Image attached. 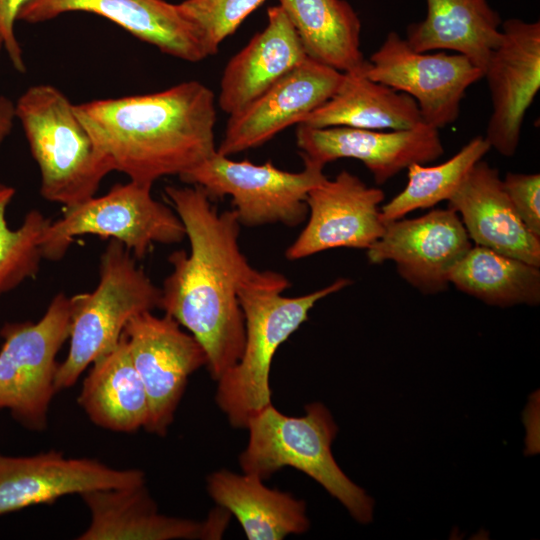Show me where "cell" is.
Instances as JSON below:
<instances>
[{
	"instance_id": "cell-1",
	"label": "cell",
	"mask_w": 540,
	"mask_h": 540,
	"mask_svg": "<svg viewBox=\"0 0 540 540\" xmlns=\"http://www.w3.org/2000/svg\"><path fill=\"white\" fill-rule=\"evenodd\" d=\"M166 199L182 221L190 251L168 260L159 307L201 344L206 367L218 380L240 359L245 342L240 289L262 271L251 266L239 245L240 226L233 210L218 212L197 185L167 186Z\"/></svg>"
},
{
	"instance_id": "cell-2",
	"label": "cell",
	"mask_w": 540,
	"mask_h": 540,
	"mask_svg": "<svg viewBox=\"0 0 540 540\" xmlns=\"http://www.w3.org/2000/svg\"><path fill=\"white\" fill-rule=\"evenodd\" d=\"M75 111L112 171L153 183L182 175L216 152L215 96L199 81L166 90L92 100Z\"/></svg>"
},
{
	"instance_id": "cell-3",
	"label": "cell",
	"mask_w": 540,
	"mask_h": 540,
	"mask_svg": "<svg viewBox=\"0 0 540 540\" xmlns=\"http://www.w3.org/2000/svg\"><path fill=\"white\" fill-rule=\"evenodd\" d=\"M352 281L339 278L314 292L286 297L288 279L274 271L261 275L239 291L244 315L245 342L240 359L218 380L215 400L236 428H246L248 421L272 404L270 370L273 357L305 321L321 299L349 286Z\"/></svg>"
},
{
	"instance_id": "cell-4",
	"label": "cell",
	"mask_w": 540,
	"mask_h": 540,
	"mask_svg": "<svg viewBox=\"0 0 540 540\" xmlns=\"http://www.w3.org/2000/svg\"><path fill=\"white\" fill-rule=\"evenodd\" d=\"M249 440L238 460L243 473L262 480L283 467L295 468L318 482L358 522L372 520L373 499L341 470L331 452L338 427L319 402L305 406V415L288 416L272 404L246 426Z\"/></svg>"
},
{
	"instance_id": "cell-5",
	"label": "cell",
	"mask_w": 540,
	"mask_h": 540,
	"mask_svg": "<svg viewBox=\"0 0 540 540\" xmlns=\"http://www.w3.org/2000/svg\"><path fill=\"white\" fill-rule=\"evenodd\" d=\"M15 115L40 170L42 197L64 208L94 197L112 168L75 105L55 86L37 84L18 98Z\"/></svg>"
},
{
	"instance_id": "cell-6",
	"label": "cell",
	"mask_w": 540,
	"mask_h": 540,
	"mask_svg": "<svg viewBox=\"0 0 540 540\" xmlns=\"http://www.w3.org/2000/svg\"><path fill=\"white\" fill-rule=\"evenodd\" d=\"M161 289L119 241L110 239L100 257L99 281L72 297L69 351L58 364L55 388L73 386L81 374L119 342L134 316L159 307Z\"/></svg>"
},
{
	"instance_id": "cell-7",
	"label": "cell",
	"mask_w": 540,
	"mask_h": 540,
	"mask_svg": "<svg viewBox=\"0 0 540 540\" xmlns=\"http://www.w3.org/2000/svg\"><path fill=\"white\" fill-rule=\"evenodd\" d=\"M151 184L129 180L115 184L106 194L64 208L63 216L49 222L40 247L43 258L59 260L75 237L97 235L121 242L137 259L155 243L173 244L186 238L177 213L157 201Z\"/></svg>"
},
{
	"instance_id": "cell-8",
	"label": "cell",
	"mask_w": 540,
	"mask_h": 540,
	"mask_svg": "<svg viewBox=\"0 0 540 540\" xmlns=\"http://www.w3.org/2000/svg\"><path fill=\"white\" fill-rule=\"evenodd\" d=\"M72 297L56 294L37 321L6 323L0 330V411L32 431L47 426L55 393L56 356L69 338Z\"/></svg>"
},
{
	"instance_id": "cell-9",
	"label": "cell",
	"mask_w": 540,
	"mask_h": 540,
	"mask_svg": "<svg viewBox=\"0 0 540 540\" xmlns=\"http://www.w3.org/2000/svg\"><path fill=\"white\" fill-rule=\"evenodd\" d=\"M302 159L303 170L289 172L275 167L270 160L255 164L215 152L179 178L200 186L211 200L230 196L232 210L241 225L282 223L293 227L308 215V192L327 178L323 165Z\"/></svg>"
},
{
	"instance_id": "cell-10",
	"label": "cell",
	"mask_w": 540,
	"mask_h": 540,
	"mask_svg": "<svg viewBox=\"0 0 540 540\" xmlns=\"http://www.w3.org/2000/svg\"><path fill=\"white\" fill-rule=\"evenodd\" d=\"M363 72L413 98L423 122L436 129L457 120L467 89L483 78L482 70L466 56L416 51L394 31L370 56Z\"/></svg>"
},
{
	"instance_id": "cell-11",
	"label": "cell",
	"mask_w": 540,
	"mask_h": 540,
	"mask_svg": "<svg viewBox=\"0 0 540 540\" xmlns=\"http://www.w3.org/2000/svg\"><path fill=\"white\" fill-rule=\"evenodd\" d=\"M149 402L145 430L166 435L174 420L189 376L207 364L206 353L193 335L165 314L142 312L129 320L122 333Z\"/></svg>"
},
{
	"instance_id": "cell-12",
	"label": "cell",
	"mask_w": 540,
	"mask_h": 540,
	"mask_svg": "<svg viewBox=\"0 0 540 540\" xmlns=\"http://www.w3.org/2000/svg\"><path fill=\"white\" fill-rule=\"evenodd\" d=\"M472 247L459 215L450 208L385 223L367 250L372 264L392 261L400 277L425 295L445 291L453 267Z\"/></svg>"
},
{
	"instance_id": "cell-13",
	"label": "cell",
	"mask_w": 540,
	"mask_h": 540,
	"mask_svg": "<svg viewBox=\"0 0 540 540\" xmlns=\"http://www.w3.org/2000/svg\"><path fill=\"white\" fill-rule=\"evenodd\" d=\"M492 112L484 136L491 149L512 157L525 114L540 88V22L502 21L501 39L485 68Z\"/></svg>"
},
{
	"instance_id": "cell-14",
	"label": "cell",
	"mask_w": 540,
	"mask_h": 540,
	"mask_svg": "<svg viewBox=\"0 0 540 540\" xmlns=\"http://www.w3.org/2000/svg\"><path fill=\"white\" fill-rule=\"evenodd\" d=\"M384 192L347 170L312 188L306 197L308 221L285 251L295 261L333 248L368 249L383 234Z\"/></svg>"
},
{
	"instance_id": "cell-15",
	"label": "cell",
	"mask_w": 540,
	"mask_h": 540,
	"mask_svg": "<svg viewBox=\"0 0 540 540\" xmlns=\"http://www.w3.org/2000/svg\"><path fill=\"white\" fill-rule=\"evenodd\" d=\"M145 483L139 469H115L91 458H68L50 450L31 456L0 452V516L57 499Z\"/></svg>"
},
{
	"instance_id": "cell-16",
	"label": "cell",
	"mask_w": 540,
	"mask_h": 540,
	"mask_svg": "<svg viewBox=\"0 0 540 540\" xmlns=\"http://www.w3.org/2000/svg\"><path fill=\"white\" fill-rule=\"evenodd\" d=\"M344 73L307 58L240 111L229 115L216 152L231 156L256 148L299 124L327 102Z\"/></svg>"
},
{
	"instance_id": "cell-17",
	"label": "cell",
	"mask_w": 540,
	"mask_h": 540,
	"mask_svg": "<svg viewBox=\"0 0 540 540\" xmlns=\"http://www.w3.org/2000/svg\"><path fill=\"white\" fill-rule=\"evenodd\" d=\"M297 125L296 143L302 158L323 166L341 158L359 160L377 184L386 183L412 164H427L444 154L439 129L425 123L402 130Z\"/></svg>"
},
{
	"instance_id": "cell-18",
	"label": "cell",
	"mask_w": 540,
	"mask_h": 540,
	"mask_svg": "<svg viewBox=\"0 0 540 540\" xmlns=\"http://www.w3.org/2000/svg\"><path fill=\"white\" fill-rule=\"evenodd\" d=\"M90 522L79 540H216L230 513L218 506L204 521L161 514L144 484L80 495Z\"/></svg>"
},
{
	"instance_id": "cell-19",
	"label": "cell",
	"mask_w": 540,
	"mask_h": 540,
	"mask_svg": "<svg viewBox=\"0 0 540 540\" xmlns=\"http://www.w3.org/2000/svg\"><path fill=\"white\" fill-rule=\"evenodd\" d=\"M67 12L102 16L161 52L188 62L209 56L195 27L177 4L164 0H29L17 20L40 23Z\"/></svg>"
},
{
	"instance_id": "cell-20",
	"label": "cell",
	"mask_w": 540,
	"mask_h": 540,
	"mask_svg": "<svg viewBox=\"0 0 540 540\" xmlns=\"http://www.w3.org/2000/svg\"><path fill=\"white\" fill-rule=\"evenodd\" d=\"M447 202L474 245L540 267V237L517 215L498 169L478 161Z\"/></svg>"
},
{
	"instance_id": "cell-21",
	"label": "cell",
	"mask_w": 540,
	"mask_h": 540,
	"mask_svg": "<svg viewBox=\"0 0 540 540\" xmlns=\"http://www.w3.org/2000/svg\"><path fill=\"white\" fill-rule=\"evenodd\" d=\"M267 17L266 27L228 61L223 71L218 105L229 115L243 109L308 58L283 9L279 5L270 7Z\"/></svg>"
},
{
	"instance_id": "cell-22",
	"label": "cell",
	"mask_w": 540,
	"mask_h": 540,
	"mask_svg": "<svg viewBox=\"0 0 540 540\" xmlns=\"http://www.w3.org/2000/svg\"><path fill=\"white\" fill-rule=\"evenodd\" d=\"M207 491L237 519L249 540H281L309 529L305 502L267 487L255 475L221 469L208 476Z\"/></svg>"
},
{
	"instance_id": "cell-23",
	"label": "cell",
	"mask_w": 540,
	"mask_h": 540,
	"mask_svg": "<svg viewBox=\"0 0 540 540\" xmlns=\"http://www.w3.org/2000/svg\"><path fill=\"white\" fill-rule=\"evenodd\" d=\"M427 14L410 24L405 40L419 52L448 51L466 56L483 72L501 39L502 20L488 0H426Z\"/></svg>"
},
{
	"instance_id": "cell-24",
	"label": "cell",
	"mask_w": 540,
	"mask_h": 540,
	"mask_svg": "<svg viewBox=\"0 0 540 540\" xmlns=\"http://www.w3.org/2000/svg\"><path fill=\"white\" fill-rule=\"evenodd\" d=\"M78 402L89 419L106 430L133 433L147 426L148 397L123 334L111 351L91 364Z\"/></svg>"
},
{
	"instance_id": "cell-25",
	"label": "cell",
	"mask_w": 540,
	"mask_h": 540,
	"mask_svg": "<svg viewBox=\"0 0 540 540\" xmlns=\"http://www.w3.org/2000/svg\"><path fill=\"white\" fill-rule=\"evenodd\" d=\"M363 70L344 73L334 95L299 124L314 128L402 130L424 123L413 98L370 79Z\"/></svg>"
},
{
	"instance_id": "cell-26",
	"label": "cell",
	"mask_w": 540,
	"mask_h": 540,
	"mask_svg": "<svg viewBox=\"0 0 540 540\" xmlns=\"http://www.w3.org/2000/svg\"><path fill=\"white\" fill-rule=\"evenodd\" d=\"M308 58L340 72L363 70L361 22L345 0H279Z\"/></svg>"
},
{
	"instance_id": "cell-27",
	"label": "cell",
	"mask_w": 540,
	"mask_h": 540,
	"mask_svg": "<svg viewBox=\"0 0 540 540\" xmlns=\"http://www.w3.org/2000/svg\"><path fill=\"white\" fill-rule=\"evenodd\" d=\"M449 284L493 306L540 302V267L478 245L453 267Z\"/></svg>"
},
{
	"instance_id": "cell-28",
	"label": "cell",
	"mask_w": 540,
	"mask_h": 540,
	"mask_svg": "<svg viewBox=\"0 0 540 540\" xmlns=\"http://www.w3.org/2000/svg\"><path fill=\"white\" fill-rule=\"evenodd\" d=\"M484 136L470 139L455 155L438 165L415 163L407 168L403 190L381 207L385 223L403 218L416 210L448 201L473 166L490 151Z\"/></svg>"
},
{
	"instance_id": "cell-29",
	"label": "cell",
	"mask_w": 540,
	"mask_h": 540,
	"mask_svg": "<svg viewBox=\"0 0 540 540\" xmlns=\"http://www.w3.org/2000/svg\"><path fill=\"white\" fill-rule=\"evenodd\" d=\"M14 195L15 188L0 183V297L37 274L43 258L41 237L50 222L31 210L19 227L10 228L6 211Z\"/></svg>"
},
{
	"instance_id": "cell-30",
	"label": "cell",
	"mask_w": 540,
	"mask_h": 540,
	"mask_svg": "<svg viewBox=\"0 0 540 540\" xmlns=\"http://www.w3.org/2000/svg\"><path fill=\"white\" fill-rule=\"evenodd\" d=\"M266 0H184L178 7L199 33L209 56Z\"/></svg>"
},
{
	"instance_id": "cell-31",
	"label": "cell",
	"mask_w": 540,
	"mask_h": 540,
	"mask_svg": "<svg viewBox=\"0 0 540 540\" xmlns=\"http://www.w3.org/2000/svg\"><path fill=\"white\" fill-rule=\"evenodd\" d=\"M502 183L523 224L540 237V174L509 172Z\"/></svg>"
},
{
	"instance_id": "cell-32",
	"label": "cell",
	"mask_w": 540,
	"mask_h": 540,
	"mask_svg": "<svg viewBox=\"0 0 540 540\" xmlns=\"http://www.w3.org/2000/svg\"><path fill=\"white\" fill-rule=\"evenodd\" d=\"M27 1L29 0H0V35L4 42V50L13 67L21 73L26 71V66L14 27L19 11Z\"/></svg>"
},
{
	"instance_id": "cell-33",
	"label": "cell",
	"mask_w": 540,
	"mask_h": 540,
	"mask_svg": "<svg viewBox=\"0 0 540 540\" xmlns=\"http://www.w3.org/2000/svg\"><path fill=\"white\" fill-rule=\"evenodd\" d=\"M15 119V104L9 98L0 95V148L10 134Z\"/></svg>"
},
{
	"instance_id": "cell-34",
	"label": "cell",
	"mask_w": 540,
	"mask_h": 540,
	"mask_svg": "<svg viewBox=\"0 0 540 540\" xmlns=\"http://www.w3.org/2000/svg\"><path fill=\"white\" fill-rule=\"evenodd\" d=\"M2 49H4V42H3L2 36L0 35V53Z\"/></svg>"
}]
</instances>
